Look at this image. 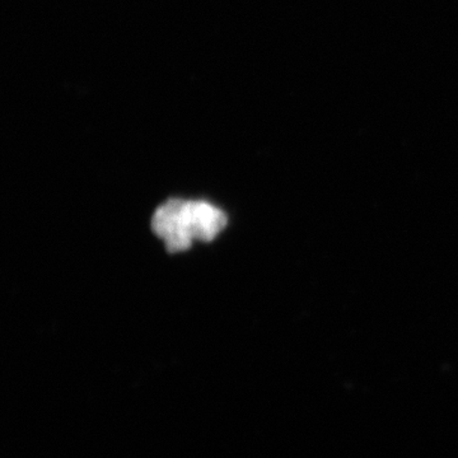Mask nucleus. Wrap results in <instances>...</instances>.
<instances>
[{
    "mask_svg": "<svg viewBox=\"0 0 458 458\" xmlns=\"http://www.w3.org/2000/svg\"><path fill=\"white\" fill-rule=\"evenodd\" d=\"M227 216L207 201L171 199L157 208L152 228L170 254L186 251L194 241L212 242L227 225Z\"/></svg>",
    "mask_w": 458,
    "mask_h": 458,
    "instance_id": "1",
    "label": "nucleus"
}]
</instances>
